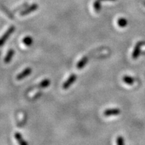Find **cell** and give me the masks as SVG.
<instances>
[{"mask_svg":"<svg viewBox=\"0 0 145 145\" xmlns=\"http://www.w3.org/2000/svg\"><path fill=\"white\" fill-rule=\"evenodd\" d=\"M14 30H15V26H10V28L7 30V31L3 34L2 36H1V40H0V46H2L3 45L5 44V42L8 40L9 37L13 34Z\"/></svg>","mask_w":145,"mask_h":145,"instance_id":"6da1fadb","label":"cell"},{"mask_svg":"<svg viewBox=\"0 0 145 145\" xmlns=\"http://www.w3.org/2000/svg\"><path fill=\"white\" fill-rule=\"evenodd\" d=\"M77 76L76 74H72L69 76V77L67 79V81L63 84V89H67L71 86L72 84H73L74 82L77 80Z\"/></svg>","mask_w":145,"mask_h":145,"instance_id":"7a4b0ae2","label":"cell"},{"mask_svg":"<svg viewBox=\"0 0 145 145\" xmlns=\"http://www.w3.org/2000/svg\"><path fill=\"white\" fill-rule=\"evenodd\" d=\"M38 8H39V5H38L37 3H33V4L30 5V6L26 7V8H24V10H22L20 12V15L22 16L28 15V14L36 11Z\"/></svg>","mask_w":145,"mask_h":145,"instance_id":"3957f363","label":"cell"},{"mask_svg":"<svg viewBox=\"0 0 145 145\" xmlns=\"http://www.w3.org/2000/svg\"><path fill=\"white\" fill-rule=\"evenodd\" d=\"M143 44H144V43H143L142 42H138L137 43V44L135 45V48H134V50L132 54V59L135 60L139 57L141 51V47H142Z\"/></svg>","mask_w":145,"mask_h":145,"instance_id":"277c9868","label":"cell"},{"mask_svg":"<svg viewBox=\"0 0 145 145\" xmlns=\"http://www.w3.org/2000/svg\"><path fill=\"white\" fill-rule=\"evenodd\" d=\"M32 72V69L30 67H27L24 70L22 71L21 72H20L18 75L16 76V79L18 80H22V79H24L26 77H28L29 75Z\"/></svg>","mask_w":145,"mask_h":145,"instance_id":"5b68a950","label":"cell"},{"mask_svg":"<svg viewBox=\"0 0 145 145\" xmlns=\"http://www.w3.org/2000/svg\"><path fill=\"white\" fill-rule=\"evenodd\" d=\"M120 110L118 108L107 109L104 112V115L105 116H117L120 114Z\"/></svg>","mask_w":145,"mask_h":145,"instance_id":"8992f818","label":"cell"},{"mask_svg":"<svg viewBox=\"0 0 145 145\" xmlns=\"http://www.w3.org/2000/svg\"><path fill=\"white\" fill-rule=\"evenodd\" d=\"M88 61H89V59L88 57H86V56L83 57L82 59H81L80 61L77 63V68L78 69H82L83 68L85 67V66L87 65V63H88Z\"/></svg>","mask_w":145,"mask_h":145,"instance_id":"52a82bcc","label":"cell"},{"mask_svg":"<svg viewBox=\"0 0 145 145\" xmlns=\"http://www.w3.org/2000/svg\"><path fill=\"white\" fill-rule=\"evenodd\" d=\"M14 53H15L14 50H13V49L9 50L8 52H7V54L5 55V57L4 58V63H6V64L10 63L11 61H12V58H13V57H14Z\"/></svg>","mask_w":145,"mask_h":145,"instance_id":"ba28073f","label":"cell"},{"mask_svg":"<svg viewBox=\"0 0 145 145\" xmlns=\"http://www.w3.org/2000/svg\"><path fill=\"white\" fill-rule=\"evenodd\" d=\"M14 137L16 139V140L18 141V144L20 145H28V142H26L24 140L20 132H16L14 134Z\"/></svg>","mask_w":145,"mask_h":145,"instance_id":"9c48e42d","label":"cell"},{"mask_svg":"<svg viewBox=\"0 0 145 145\" xmlns=\"http://www.w3.org/2000/svg\"><path fill=\"white\" fill-rule=\"evenodd\" d=\"M50 85V80L48 79H45L44 80H42L40 83H39L37 86L38 88L40 89H43V88H48Z\"/></svg>","mask_w":145,"mask_h":145,"instance_id":"30bf717a","label":"cell"},{"mask_svg":"<svg viewBox=\"0 0 145 145\" xmlns=\"http://www.w3.org/2000/svg\"><path fill=\"white\" fill-rule=\"evenodd\" d=\"M22 42H23L24 44L26 45V46H31V45L32 44V43H33V39H32V38L31 37V36H26L22 40Z\"/></svg>","mask_w":145,"mask_h":145,"instance_id":"8fae6325","label":"cell"},{"mask_svg":"<svg viewBox=\"0 0 145 145\" xmlns=\"http://www.w3.org/2000/svg\"><path fill=\"white\" fill-rule=\"evenodd\" d=\"M118 25L120 27V28H124L128 25V21L126 18H120L118 20Z\"/></svg>","mask_w":145,"mask_h":145,"instance_id":"7c38bea8","label":"cell"},{"mask_svg":"<svg viewBox=\"0 0 145 145\" xmlns=\"http://www.w3.org/2000/svg\"><path fill=\"white\" fill-rule=\"evenodd\" d=\"M122 80L125 83L128 85H132L134 83H135V79H133L132 77H130V76L125 75L123 77Z\"/></svg>","mask_w":145,"mask_h":145,"instance_id":"4fadbf2b","label":"cell"},{"mask_svg":"<svg viewBox=\"0 0 145 145\" xmlns=\"http://www.w3.org/2000/svg\"><path fill=\"white\" fill-rule=\"evenodd\" d=\"M101 0H95L93 2V8L96 13H99L101 10Z\"/></svg>","mask_w":145,"mask_h":145,"instance_id":"5bb4252c","label":"cell"},{"mask_svg":"<svg viewBox=\"0 0 145 145\" xmlns=\"http://www.w3.org/2000/svg\"><path fill=\"white\" fill-rule=\"evenodd\" d=\"M116 144L118 145H123L125 144L124 142V138L121 136H119V137H117L116 138Z\"/></svg>","mask_w":145,"mask_h":145,"instance_id":"9a60e30c","label":"cell"},{"mask_svg":"<svg viewBox=\"0 0 145 145\" xmlns=\"http://www.w3.org/2000/svg\"><path fill=\"white\" fill-rule=\"evenodd\" d=\"M26 7H28V3H24V4L21 5L20 7H18V8L14 9V10H13V12H17V11H18V10H21L22 11V10H24V8H26Z\"/></svg>","mask_w":145,"mask_h":145,"instance_id":"2e32d148","label":"cell"},{"mask_svg":"<svg viewBox=\"0 0 145 145\" xmlns=\"http://www.w3.org/2000/svg\"><path fill=\"white\" fill-rule=\"evenodd\" d=\"M101 1H114L116 0H101Z\"/></svg>","mask_w":145,"mask_h":145,"instance_id":"e0dca14e","label":"cell"},{"mask_svg":"<svg viewBox=\"0 0 145 145\" xmlns=\"http://www.w3.org/2000/svg\"><path fill=\"white\" fill-rule=\"evenodd\" d=\"M144 5H145V3H144Z\"/></svg>","mask_w":145,"mask_h":145,"instance_id":"ac0fdd59","label":"cell"}]
</instances>
